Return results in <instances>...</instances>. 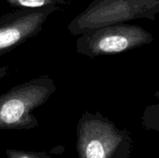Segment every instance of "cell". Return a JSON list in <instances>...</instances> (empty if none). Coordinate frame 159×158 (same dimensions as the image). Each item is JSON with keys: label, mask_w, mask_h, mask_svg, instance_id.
Returning <instances> with one entry per match:
<instances>
[{"label": "cell", "mask_w": 159, "mask_h": 158, "mask_svg": "<svg viewBox=\"0 0 159 158\" xmlns=\"http://www.w3.org/2000/svg\"><path fill=\"white\" fill-rule=\"evenodd\" d=\"M156 102L146 106L142 115L143 127L150 131L159 133V88L155 92Z\"/></svg>", "instance_id": "6"}, {"label": "cell", "mask_w": 159, "mask_h": 158, "mask_svg": "<svg viewBox=\"0 0 159 158\" xmlns=\"http://www.w3.org/2000/svg\"><path fill=\"white\" fill-rule=\"evenodd\" d=\"M5 158H51L47 153L7 149L5 151Z\"/></svg>", "instance_id": "8"}, {"label": "cell", "mask_w": 159, "mask_h": 158, "mask_svg": "<svg viewBox=\"0 0 159 158\" xmlns=\"http://www.w3.org/2000/svg\"><path fill=\"white\" fill-rule=\"evenodd\" d=\"M61 7L16 9L0 16V56L35 36L47 19Z\"/></svg>", "instance_id": "5"}, {"label": "cell", "mask_w": 159, "mask_h": 158, "mask_svg": "<svg viewBox=\"0 0 159 158\" xmlns=\"http://www.w3.org/2000/svg\"><path fill=\"white\" fill-rule=\"evenodd\" d=\"M154 41L147 30L133 24H114L88 31L76 40V51L89 58L124 53Z\"/></svg>", "instance_id": "4"}, {"label": "cell", "mask_w": 159, "mask_h": 158, "mask_svg": "<svg viewBox=\"0 0 159 158\" xmlns=\"http://www.w3.org/2000/svg\"><path fill=\"white\" fill-rule=\"evenodd\" d=\"M7 2L17 9H35L48 7H61L66 5L64 0H7Z\"/></svg>", "instance_id": "7"}, {"label": "cell", "mask_w": 159, "mask_h": 158, "mask_svg": "<svg viewBox=\"0 0 159 158\" xmlns=\"http://www.w3.org/2000/svg\"><path fill=\"white\" fill-rule=\"evenodd\" d=\"M7 72H8L7 67H0V79L6 76L7 74Z\"/></svg>", "instance_id": "9"}, {"label": "cell", "mask_w": 159, "mask_h": 158, "mask_svg": "<svg viewBox=\"0 0 159 158\" xmlns=\"http://www.w3.org/2000/svg\"><path fill=\"white\" fill-rule=\"evenodd\" d=\"M159 0H93L68 25L73 35L137 19L156 20Z\"/></svg>", "instance_id": "3"}, {"label": "cell", "mask_w": 159, "mask_h": 158, "mask_svg": "<svg viewBox=\"0 0 159 158\" xmlns=\"http://www.w3.org/2000/svg\"><path fill=\"white\" fill-rule=\"evenodd\" d=\"M54 81L39 76L0 95V130H25L38 126L33 112L55 92Z\"/></svg>", "instance_id": "2"}, {"label": "cell", "mask_w": 159, "mask_h": 158, "mask_svg": "<svg viewBox=\"0 0 159 158\" xmlns=\"http://www.w3.org/2000/svg\"><path fill=\"white\" fill-rule=\"evenodd\" d=\"M132 138L100 112H85L76 127L78 158H129Z\"/></svg>", "instance_id": "1"}]
</instances>
